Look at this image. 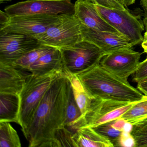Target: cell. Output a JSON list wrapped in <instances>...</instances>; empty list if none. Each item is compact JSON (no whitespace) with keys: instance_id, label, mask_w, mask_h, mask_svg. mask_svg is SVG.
<instances>
[{"instance_id":"6da1fadb","label":"cell","mask_w":147,"mask_h":147,"mask_svg":"<svg viewBox=\"0 0 147 147\" xmlns=\"http://www.w3.org/2000/svg\"><path fill=\"white\" fill-rule=\"evenodd\" d=\"M70 81L63 73L51 84L34 117L24 132L30 147H56L57 130L66 127V111Z\"/></svg>"},{"instance_id":"7a4b0ae2","label":"cell","mask_w":147,"mask_h":147,"mask_svg":"<svg viewBox=\"0 0 147 147\" xmlns=\"http://www.w3.org/2000/svg\"><path fill=\"white\" fill-rule=\"evenodd\" d=\"M76 76L94 98L132 103L144 96L127 80L111 73L100 64Z\"/></svg>"},{"instance_id":"3957f363","label":"cell","mask_w":147,"mask_h":147,"mask_svg":"<svg viewBox=\"0 0 147 147\" xmlns=\"http://www.w3.org/2000/svg\"><path fill=\"white\" fill-rule=\"evenodd\" d=\"M64 73L54 71L36 76L31 73L26 77L20 94V125L23 133L28 128L43 97L55 80Z\"/></svg>"},{"instance_id":"277c9868","label":"cell","mask_w":147,"mask_h":147,"mask_svg":"<svg viewBox=\"0 0 147 147\" xmlns=\"http://www.w3.org/2000/svg\"><path fill=\"white\" fill-rule=\"evenodd\" d=\"M60 49L64 73L76 75L100 64L107 55L98 46L85 40Z\"/></svg>"},{"instance_id":"5b68a950","label":"cell","mask_w":147,"mask_h":147,"mask_svg":"<svg viewBox=\"0 0 147 147\" xmlns=\"http://www.w3.org/2000/svg\"><path fill=\"white\" fill-rule=\"evenodd\" d=\"M135 102L94 99L89 109L75 120L70 127L75 130L86 127L93 128L115 120L125 113Z\"/></svg>"},{"instance_id":"8992f818","label":"cell","mask_w":147,"mask_h":147,"mask_svg":"<svg viewBox=\"0 0 147 147\" xmlns=\"http://www.w3.org/2000/svg\"><path fill=\"white\" fill-rule=\"evenodd\" d=\"M37 40L41 44L59 49L73 46L83 40L81 23L74 14H61Z\"/></svg>"},{"instance_id":"52a82bcc","label":"cell","mask_w":147,"mask_h":147,"mask_svg":"<svg viewBox=\"0 0 147 147\" xmlns=\"http://www.w3.org/2000/svg\"><path fill=\"white\" fill-rule=\"evenodd\" d=\"M100 16L126 37L134 46L142 42L144 40L142 32L144 30L143 24L137 17L129 12L124 10L109 9L94 5Z\"/></svg>"},{"instance_id":"ba28073f","label":"cell","mask_w":147,"mask_h":147,"mask_svg":"<svg viewBox=\"0 0 147 147\" xmlns=\"http://www.w3.org/2000/svg\"><path fill=\"white\" fill-rule=\"evenodd\" d=\"M5 11L11 17L74 14V4L71 0H27L6 7Z\"/></svg>"},{"instance_id":"9c48e42d","label":"cell","mask_w":147,"mask_h":147,"mask_svg":"<svg viewBox=\"0 0 147 147\" xmlns=\"http://www.w3.org/2000/svg\"><path fill=\"white\" fill-rule=\"evenodd\" d=\"M60 15H30L11 17L0 32L22 34L38 39L59 20Z\"/></svg>"},{"instance_id":"30bf717a","label":"cell","mask_w":147,"mask_h":147,"mask_svg":"<svg viewBox=\"0 0 147 147\" xmlns=\"http://www.w3.org/2000/svg\"><path fill=\"white\" fill-rule=\"evenodd\" d=\"M41 45L37 39L22 34L0 32V63L14 64Z\"/></svg>"},{"instance_id":"8fae6325","label":"cell","mask_w":147,"mask_h":147,"mask_svg":"<svg viewBox=\"0 0 147 147\" xmlns=\"http://www.w3.org/2000/svg\"><path fill=\"white\" fill-rule=\"evenodd\" d=\"M141 54L131 48H124L105 55L100 64L120 78L127 80L136 71Z\"/></svg>"},{"instance_id":"7c38bea8","label":"cell","mask_w":147,"mask_h":147,"mask_svg":"<svg viewBox=\"0 0 147 147\" xmlns=\"http://www.w3.org/2000/svg\"><path fill=\"white\" fill-rule=\"evenodd\" d=\"M83 40L98 46L106 54L124 48H131L134 45L124 36L119 32L92 30L81 24Z\"/></svg>"},{"instance_id":"4fadbf2b","label":"cell","mask_w":147,"mask_h":147,"mask_svg":"<svg viewBox=\"0 0 147 147\" xmlns=\"http://www.w3.org/2000/svg\"><path fill=\"white\" fill-rule=\"evenodd\" d=\"M74 10L75 16L86 27L96 30L119 32L100 16L94 4L89 0H76Z\"/></svg>"},{"instance_id":"5bb4252c","label":"cell","mask_w":147,"mask_h":147,"mask_svg":"<svg viewBox=\"0 0 147 147\" xmlns=\"http://www.w3.org/2000/svg\"><path fill=\"white\" fill-rule=\"evenodd\" d=\"M13 64L0 63V93L20 95L29 74Z\"/></svg>"},{"instance_id":"9a60e30c","label":"cell","mask_w":147,"mask_h":147,"mask_svg":"<svg viewBox=\"0 0 147 147\" xmlns=\"http://www.w3.org/2000/svg\"><path fill=\"white\" fill-rule=\"evenodd\" d=\"M30 71L36 76L45 75L54 71L64 72L60 49L51 48L32 64Z\"/></svg>"},{"instance_id":"2e32d148","label":"cell","mask_w":147,"mask_h":147,"mask_svg":"<svg viewBox=\"0 0 147 147\" xmlns=\"http://www.w3.org/2000/svg\"><path fill=\"white\" fill-rule=\"evenodd\" d=\"M74 147H113L107 139L98 134L92 127L77 129L72 136Z\"/></svg>"},{"instance_id":"e0dca14e","label":"cell","mask_w":147,"mask_h":147,"mask_svg":"<svg viewBox=\"0 0 147 147\" xmlns=\"http://www.w3.org/2000/svg\"><path fill=\"white\" fill-rule=\"evenodd\" d=\"M20 98L19 94L0 93V122L20 125Z\"/></svg>"},{"instance_id":"ac0fdd59","label":"cell","mask_w":147,"mask_h":147,"mask_svg":"<svg viewBox=\"0 0 147 147\" xmlns=\"http://www.w3.org/2000/svg\"><path fill=\"white\" fill-rule=\"evenodd\" d=\"M65 74L70 81L75 98L82 114L84 113L89 109L93 100L95 98L87 91L76 75L69 73Z\"/></svg>"},{"instance_id":"d6986e66","label":"cell","mask_w":147,"mask_h":147,"mask_svg":"<svg viewBox=\"0 0 147 147\" xmlns=\"http://www.w3.org/2000/svg\"><path fill=\"white\" fill-rule=\"evenodd\" d=\"M9 123L0 122V147H21L18 134Z\"/></svg>"},{"instance_id":"ffe728a7","label":"cell","mask_w":147,"mask_h":147,"mask_svg":"<svg viewBox=\"0 0 147 147\" xmlns=\"http://www.w3.org/2000/svg\"><path fill=\"white\" fill-rule=\"evenodd\" d=\"M147 117V96L135 102L131 107L124 113L120 118L133 125Z\"/></svg>"},{"instance_id":"44dd1931","label":"cell","mask_w":147,"mask_h":147,"mask_svg":"<svg viewBox=\"0 0 147 147\" xmlns=\"http://www.w3.org/2000/svg\"><path fill=\"white\" fill-rule=\"evenodd\" d=\"M114 120L101 124L93 129L98 134L110 141L114 147H121V139L124 131L113 126Z\"/></svg>"},{"instance_id":"7402d4cb","label":"cell","mask_w":147,"mask_h":147,"mask_svg":"<svg viewBox=\"0 0 147 147\" xmlns=\"http://www.w3.org/2000/svg\"><path fill=\"white\" fill-rule=\"evenodd\" d=\"M52 48L53 47L42 44L37 48L26 53L13 64L30 71V68L32 64Z\"/></svg>"},{"instance_id":"603a6c76","label":"cell","mask_w":147,"mask_h":147,"mask_svg":"<svg viewBox=\"0 0 147 147\" xmlns=\"http://www.w3.org/2000/svg\"><path fill=\"white\" fill-rule=\"evenodd\" d=\"M130 133L135 147H147V117L133 124Z\"/></svg>"},{"instance_id":"cb8c5ba5","label":"cell","mask_w":147,"mask_h":147,"mask_svg":"<svg viewBox=\"0 0 147 147\" xmlns=\"http://www.w3.org/2000/svg\"><path fill=\"white\" fill-rule=\"evenodd\" d=\"M82 115L81 111L75 98L71 86L69 90L67 105L66 111V127H70L72 123Z\"/></svg>"},{"instance_id":"d4e9b609","label":"cell","mask_w":147,"mask_h":147,"mask_svg":"<svg viewBox=\"0 0 147 147\" xmlns=\"http://www.w3.org/2000/svg\"><path fill=\"white\" fill-rule=\"evenodd\" d=\"M73 134L66 128L63 127L57 130L55 136L57 147H74L72 136Z\"/></svg>"},{"instance_id":"484cf974","label":"cell","mask_w":147,"mask_h":147,"mask_svg":"<svg viewBox=\"0 0 147 147\" xmlns=\"http://www.w3.org/2000/svg\"><path fill=\"white\" fill-rule=\"evenodd\" d=\"M94 5H98L109 9L126 10L127 8L117 0H89Z\"/></svg>"},{"instance_id":"4316f807","label":"cell","mask_w":147,"mask_h":147,"mask_svg":"<svg viewBox=\"0 0 147 147\" xmlns=\"http://www.w3.org/2000/svg\"><path fill=\"white\" fill-rule=\"evenodd\" d=\"M133 76V80L138 83L139 82L147 79V59L140 62L138 68Z\"/></svg>"},{"instance_id":"83f0119b","label":"cell","mask_w":147,"mask_h":147,"mask_svg":"<svg viewBox=\"0 0 147 147\" xmlns=\"http://www.w3.org/2000/svg\"><path fill=\"white\" fill-rule=\"evenodd\" d=\"M135 140L130 132L124 131L121 142V147H135Z\"/></svg>"},{"instance_id":"f1b7e54d","label":"cell","mask_w":147,"mask_h":147,"mask_svg":"<svg viewBox=\"0 0 147 147\" xmlns=\"http://www.w3.org/2000/svg\"><path fill=\"white\" fill-rule=\"evenodd\" d=\"M11 18L5 12L0 11V30L4 28L8 24Z\"/></svg>"},{"instance_id":"f546056e","label":"cell","mask_w":147,"mask_h":147,"mask_svg":"<svg viewBox=\"0 0 147 147\" xmlns=\"http://www.w3.org/2000/svg\"><path fill=\"white\" fill-rule=\"evenodd\" d=\"M137 88L144 95L147 96V79L138 83Z\"/></svg>"},{"instance_id":"4dcf8cb0","label":"cell","mask_w":147,"mask_h":147,"mask_svg":"<svg viewBox=\"0 0 147 147\" xmlns=\"http://www.w3.org/2000/svg\"><path fill=\"white\" fill-rule=\"evenodd\" d=\"M136 1V0H123V5L127 8L129 6L134 4Z\"/></svg>"},{"instance_id":"1f68e13d","label":"cell","mask_w":147,"mask_h":147,"mask_svg":"<svg viewBox=\"0 0 147 147\" xmlns=\"http://www.w3.org/2000/svg\"><path fill=\"white\" fill-rule=\"evenodd\" d=\"M140 4L143 8L145 14H147V0H140Z\"/></svg>"},{"instance_id":"d6a6232c","label":"cell","mask_w":147,"mask_h":147,"mask_svg":"<svg viewBox=\"0 0 147 147\" xmlns=\"http://www.w3.org/2000/svg\"><path fill=\"white\" fill-rule=\"evenodd\" d=\"M142 46L144 53L147 54V37L144 38L143 41L142 43Z\"/></svg>"},{"instance_id":"836d02e7","label":"cell","mask_w":147,"mask_h":147,"mask_svg":"<svg viewBox=\"0 0 147 147\" xmlns=\"http://www.w3.org/2000/svg\"><path fill=\"white\" fill-rule=\"evenodd\" d=\"M143 25L145 30V32L147 33V14H146L145 18L144 19Z\"/></svg>"},{"instance_id":"e575fe53","label":"cell","mask_w":147,"mask_h":147,"mask_svg":"<svg viewBox=\"0 0 147 147\" xmlns=\"http://www.w3.org/2000/svg\"><path fill=\"white\" fill-rule=\"evenodd\" d=\"M10 1L11 0H0V2L1 3L2 2H4V1Z\"/></svg>"},{"instance_id":"d590c367","label":"cell","mask_w":147,"mask_h":147,"mask_svg":"<svg viewBox=\"0 0 147 147\" xmlns=\"http://www.w3.org/2000/svg\"><path fill=\"white\" fill-rule=\"evenodd\" d=\"M117 1H119V2H120V3H121V4H122V5H123V0H117Z\"/></svg>"},{"instance_id":"8d00e7d4","label":"cell","mask_w":147,"mask_h":147,"mask_svg":"<svg viewBox=\"0 0 147 147\" xmlns=\"http://www.w3.org/2000/svg\"><path fill=\"white\" fill-rule=\"evenodd\" d=\"M147 37V33L145 32L144 34V38Z\"/></svg>"},{"instance_id":"74e56055","label":"cell","mask_w":147,"mask_h":147,"mask_svg":"<svg viewBox=\"0 0 147 147\" xmlns=\"http://www.w3.org/2000/svg\"><path fill=\"white\" fill-rule=\"evenodd\" d=\"M146 59H147V58H146Z\"/></svg>"}]
</instances>
